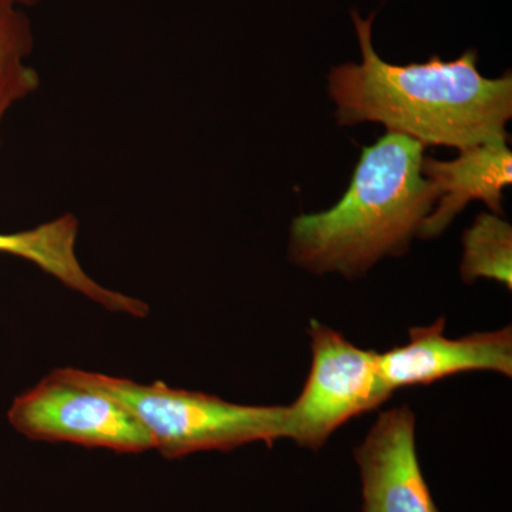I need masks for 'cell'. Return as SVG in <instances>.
I'll return each instance as SVG.
<instances>
[{
    "label": "cell",
    "mask_w": 512,
    "mask_h": 512,
    "mask_svg": "<svg viewBox=\"0 0 512 512\" xmlns=\"http://www.w3.org/2000/svg\"><path fill=\"white\" fill-rule=\"evenodd\" d=\"M362 63L333 67L330 99L340 126L379 123L392 133L424 147L458 150L507 141L512 117V79H488L478 72L476 50L444 62L392 64L377 55L372 43L375 15L362 19L352 12Z\"/></svg>",
    "instance_id": "6da1fadb"
},
{
    "label": "cell",
    "mask_w": 512,
    "mask_h": 512,
    "mask_svg": "<svg viewBox=\"0 0 512 512\" xmlns=\"http://www.w3.org/2000/svg\"><path fill=\"white\" fill-rule=\"evenodd\" d=\"M424 148L392 131L363 148L338 204L292 221L289 261L312 274L355 279L386 256L406 254L437 201L421 171Z\"/></svg>",
    "instance_id": "7a4b0ae2"
},
{
    "label": "cell",
    "mask_w": 512,
    "mask_h": 512,
    "mask_svg": "<svg viewBox=\"0 0 512 512\" xmlns=\"http://www.w3.org/2000/svg\"><path fill=\"white\" fill-rule=\"evenodd\" d=\"M84 383L109 394L143 424L164 457L208 450H234L245 444L272 446L286 437L288 406H247L201 392L173 389L163 382L133 380L77 370Z\"/></svg>",
    "instance_id": "3957f363"
},
{
    "label": "cell",
    "mask_w": 512,
    "mask_h": 512,
    "mask_svg": "<svg viewBox=\"0 0 512 512\" xmlns=\"http://www.w3.org/2000/svg\"><path fill=\"white\" fill-rule=\"evenodd\" d=\"M308 335L311 370L298 399L288 406L285 439L319 450L343 424L379 409L394 392L375 350L357 348L316 319L309 322Z\"/></svg>",
    "instance_id": "277c9868"
},
{
    "label": "cell",
    "mask_w": 512,
    "mask_h": 512,
    "mask_svg": "<svg viewBox=\"0 0 512 512\" xmlns=\"http://www.w3.org/2000/svg\"><path fill=\"white\" fill-rule=\"evenodd\" d=\"M10 426L30 440L101 447L119 453L154 448L143 424L109 394L80 380L76 369H57L13 400Z\"/></svg>",
    "instance_id": "5b68a950"
},
{
    "label": "cell",
    "mask_w": 512,
    "mask_h": 512,
    "mask_svg": "<svg viewBox=\"0 0 512 512\" xmlns=\"http://www.w3.org/2000/svg\"><path fill=\"white\" fill-rule=\"evenodd\" d=\"M353 454L363 512H440L421 471L416 414L407 404L380 413Z\"/></svg>",
    "instance_id": "8992f818"
},
{
    "label": "cell",
    "mask_w": 512,
    "mask_h": 512,
    "mask_svg": "<svg viewBox=\"0 0 512 512\" xmlns=\"http://www.w3.org/2000/svg\"><path fill=\"white\" fill-rule=\"evenodd\" d=\"M444 328V318L417 326L409 330L406 345L379 353L380 370L393 392L476 370L512 376L511 326L457 339L446 338Z\"/></svg>",
    "instance_id": "52a82bcc"
},
{
    "label": "cell",
    "mask_w": 512,
    "mask_h": 512,
    "mask_svg": "<svg viewBox=\"0 0 512 512\" xmlns=\"http://www.w3.org/2000/svg\"><path fill=\"white\" fill-rule=\"evenodd\" d=\"M424 177L433 185L436 204L421 222L417 237H440L468 202H485L493 214H503V191L512 184V153L507 141L481 144L460 151L456 160L424 157Z\"/></svg>",
    "instance_id": "ba28073f"
},
{
    "label": "cell",
    "mask_w": 512,
    "mask_h": 512,
    "mask_svg": "<svg viewBox=\"0 0 512 512\" xmlns=\"http://www.w3.org/2000/svg\"><path fill=\"white\" fill-rule=\"evenodd\" d=\"M77 235L79 221L74 215L67 214L28 231L0 232V252L32 262L67 288L82 293L110 311L146 318L150 313L147 303L104 288L86 274L76 255Z\"/></svg>",
    "instance_id": "9c48e42d"
},
{
    "label": "cell",
    "mask_w": 512,
    "mask_h": 512,
    "mask_svg": "<svg viewBox=\"0 0 512 512\" xmlns=\"http://www.w3.org/2000/svg\"><path fill=\"white\" fill-rule=\"evenodd\" d=\"M33 47L35 36L28 15L23 9L0 6V126L13 104L39 89V73L26 63Z\"/></svg>",
    "instance_id": "30bf717a"
},
{
    "label": "cell",
    "mask_w": 512,
    "mask_h": 512,
    "mask_svg": "<svg viewBox=\"0 0 512 512\" xmlns=\"http://www.w3.org/2000/svg\"><path fill=\"white\" fill-rule=\"evenodd\" d=\"M460 275L464 284L490 279L512 288V227L501 215H478L464 232Z\"/></svg>",
    "instance_id": "8fae6325"
},
{
    "label": "cell",
    "mask_w": 512,
    "mask_h": 512,
    "mask_svg": "<svg viewBox=\"0 0 512 512\" xmlns=\"http://www.w3.org/2000/svg\"><path fill=\"white\" fill-rule=\"evenodd\" d=\"M40 0H0V6H13V8H33Z\"/></svg>",
    "instance_id": "7c38bea8"
}]
</instances>
